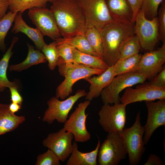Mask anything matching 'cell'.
<instances>
[{
	"mask_svg": "<svg viewBox=\"0 0 165 165\" xmlns=\"http://www.w3.org/2000/svg\"><path fill=\"white\" fill-rule=\"evenodd\" d=\"M10 111L15 113L21 108V105L17 103L12 102L9 105Z\"/></svg>",
	"mask_w": 165,
	"mask_h": 165,
	"instance_id": "41",
	"label": "cell"
},
{
	"mask_svg": "<svg viewBox=\"0 0 165 165\" xmlns=\"http://www.w3.org/2000/svg\"><path fill=\"white\" fill-rule=\"evenodd\" d=\"M86 21V26L92 25L100 31L115 21L111 16L106 0H76Z\"/></svg>",
	"mask_w": 165,
	"mask_h": 165,
	"instance_id": "6",
	"label": "cell"
},
{
	"mask_svg": "<svg viewBox=\"0 0 165 165\" xmlns=\"http://www.w3.org/2000/svg\"><path fill=\"white\" fill-rule=\"evenodd\" d=\"M54 0H8L10 11L22 14L26 10L35 7H46L48 2Z\"/></svg>",
	"mask_w": 165,
	"mask_h": 165,
	"instance_id": "25",
	"label": "cell"
},
{
	"mask_svg": "<svg viewBox=\"0 0 165 165\" xmlns=\"http://www.w3.org/2000/svg\"><path fill=\"white\" fill-rule=\"evenodd\" d=\"M141 46L137 36L134 35L127 40L120 50L119 60H122L139 53Z\"/></svg>",
	"mask_w": 165,
	"mask_h": 165,
	"instance_id": "29",
	"label": "cell"
},
{
	"mask_svg": "<svg viewBox=\"0 0 165 165\" xmlns=\"http://www.w3.org/2000/svg\"><path fill=\"white\" fill-rule=\"evenodd\" d=\"M144 165H163V162L158 156L153 154H151Z\"/></svg>",
	"mask_w": 165,
	"mask_h": 165,
	"instance_id": "39",
	"label": "cell"
},
{
	"mask_svg": "<svg viewBox=\"0 0 165 165\" xmlns=\"http://www.w3.org/2000/svg\"><path fill=\"white\" fill-rule=\"evenodd\" d=\"M163 0H142L140 9L148 19L151 20L157 16L160 4Z\"/></svg>",
	"mask_w": 165,
	"mask_h": 165,
	"instance_id": "32",
	"label": "cell"
},
{
	"mask_svg": "<svg viewBox=\"0 0 165 165\" xmlns=\"http://www.w3.org/2000/svg\"><path fill=\"white\" fill-rule=\"evenodd\" d=\"M22 15L20 13H17L12 32L14 34L20 32L24 34L33 42L38 50L41 51L43 47L46 44L44 41V36L36 28H32L28 25L23 19Z\"/></svg>",
	"mask_w": 165,
	"mask_h": 165,
	"instance_id": "19",
	"label": "cell"
},
{
	"mask_svg": "<svg viewBox=\"0 0 165 165\" xmlns=\"http://www.w3.org/2000/svg\"><path fill=\"white\" fill-rule=\"evenodd\" d=\"M57 42L54 41L49 45L44 46L41 51L45 55L48 66L51 70H53L57 66V62L60 57L57 49Z\"/></svg>",
	"mask_w": 165,
	"mask_h": 165,
	"instance_id": "31",
	"label": "cell"
},
{
	"mask_svg": "<svg viewBox=\"0 0 165 165\" xmlns=\"http://www.w3.org/2000/svg\"><path fill=\"white\" fill-rule=\"evenodd\" d=\"M115 76L113 65L108 67L100 75L85 79L90 84L89 91L86 96V100L90 101L99 97L103 90L111 83Z\"/></svg>",
	"mask_w": 165,
	"mask_h": 165,
	"instance_id": "17",
	"label": "cell"
},
{
	"mask_svg": "<svg viewBox=\"0 0 165 165\" xmlns=\"http://www.w3.org/2000/svg\"><path fill=\"white\" fill-rule=\"evenodd\" d=\"M52 3L50 9L63 38L84 34L86 21L76 0H54Z\"/></svg>",
	"mask_w": 165,
	"mask_h": 165,
	"instance_id": "1",
	"label": "cell"
},
{
	"mask_svg": "<svg viewBox=\"0 0 165 165\" xmlns=\"http://www.w3.org/2000/svg\"><path fill=\"white\" fill-rule=\"evenodd\" d=\"M73 138L72 134L63 127L57 132L49 134L42 144L44 147L53 152L60 161L64 162L72 153Z\"/></svg>",
	"mask_w": 165,
	"mask_h": 165,
	"instance_id": "14",
	"label": "cell"
},
{
	"mask_svg": "<svg viewBox=\"0 0 165 165\" xmlns=\"http://www.w3.org/2000/svg\"><path fill=\"white\" fill-rule=\"evenodd\" d=\"M72 62L105 71L108 67L102 58L81 52L75 48L74 50Z\"/></svg>",
	"mask_w": 165,
	"mask_h": 165,
	"instance_id": "24",
	"label": "cell"
},
{
	"mask_svg": "<svg viewBox=\"0 0 165 165\" xmlns=\"http://www.w3.org/2000/svg\"><path fill=\"white\" fill-rule=\"evenodd\" d=\"M144 133V127L141 123L140 111L136 115L133 125L130 127L124 128L119 132L128 155L130 165L139 164L145 151L143 141Z\"/></svg>",
	"mask_w": 165,
	"mask_h": 165,
	"instance_id": "4",
	"label": "cell"
},
{
	"mask_svg": "<svg viewBox=\"0 0 165 165\" xmlns=\"http://www.w3.org/2000/svg\"><path fill=\"white\" fill-rule=\"evenodd\" d=\"M103 105L98 113L99 123L108 133L119 132L124 128L126 105L121 103Z\"/></svg>",
	"mask_w": 165,
	"mask_h": 165,
	"instance_id": "10",
	"label": "cell"
},
{
	"mask_svg": "<svg viewBox=\"0 0 165 165\" xmlns=\"http://www.w3.org/2000/svg\"><path fill=\"white\" fill-rule=\"evenodd\" d=\"M106 1L110 13L114 21L124 24L133 22V11L127 0Z\"/></svg>",
	"mask_w": 165,
	"mask_h": 165,
	"instance_id": "18",
	"label": "cell"
},
{
	"mask_svg": "<svg viewBox=\"0 0 165 165\" xmlns=\"http://www.w3.org/2000/svg\"><path fill=\"white\" fill-rule=\"evenodd\" d=\"M62 39L65 43L71 45L81 52L99 57L84 34L78 35L71 38H62Z\"/></svg>",
	"mask_w": 165,
	"mask_h": 165,
	"instance_id": "28",
	"label": "cell"
},
{
	"mask_svg": "<svg viewBox=\"0 0 165 165\" xmlns=\"http://www.w3.org/2000/svg\"><path fill=\"white\" fill-rule=\"evenodd\" d=\"M100 31L103 46L102 59L108 67L113 66L119 60L123 44L135 35V22L124 24L115 21Z\"/></svg>",
	"mask_w": 165,
	"mask_h": 165,
	"instance_id": "2",
	"label": "cell"
},
{
	"mask_svg": "<svg viewBox=\"0 0 165 165\" xmlns=\"http://www.w3.org/2000/svg\"><path fill=\"white\" fill-rule=\"evenodd\" d=\"M144 82L135 88L128 87L120 97V102L126 106L137 102L165 100V87H157Z\"/></svg>",
	"mask_w": 165,
	"mask_h": 165,
	"instance_id": "12",
	"label": "cell"
},
{
	"mask_svg": "<svg viewBox=\"0 0 165 165\" xmlns=\"http://www.w3.org/2000/svg\"><path fill=\"white\" fill-rule=\"evenodd\" d=\"M57 49L60 57L66 63L72 62L73 53L75 48L71 45L64 42L62 38L56 39Z\"/></svg>",
	"mask_w": 165,
	"mask_h": 165,
	"instance_id": "33",
	"label": "cell"
},
{
	"mask_svg": "<svg viewBox=\"0 0 165 165\" xmlns=\"http://www.w3.org/2000/svg\"><path fill=\"white\" fill-rule=\"evenodd\" d=\"M18 87L15 86L11 87L9 88L10 93V100L13 102L22 105L23 99L22 97L18 92Z\"/></svg>",
	"mask_w": 165,
	"mask_h": 165,
	"instance_id": "38",
	"label": "cell"
},
{
	"mask_svg": "<svg viewBox=\"0 0 165 165\" xmlns=\"http://www.w3.org/2000/svg\"><path fill=\"white\" fill-rule=\"evenodd\" d=\"M90 103V101L87 100L79 103L64 123V128L72 134L76 142H85L90 139V134L86 127L88 114L85 113Z\"/></svg>",
	"mask_w": 165,
	"mask_h": 165,
	"instance_id": "11",
	"label": "cell"
},
{
	"mask_svg": "<svg viewBox=\"0 0 165 165\" xmlns=\"http://www.w3.org/2000/svg\"><path fill=\"white\" fill-rule=\"evenodd\" d=\"M165 62V43H163L158 49L142 55L136 72L144 74L147 79L150 80L161 71Z\"/></svg>",
	"mask_w": 165,
	"mask_h": 165,
	"instance_id": "16",
	"label": "cell"
},
{
	"mask_svg": "<svg viewBox=\"0 0 165 165\" xmlns=\"http://www.w3.org/2000/svg\"><path fill=\"white\" fill-rule=\"evenodd\" d=\"M147 79L143 74L132 72L118 75L102 90L101 96L103 105L120 103V92L127 88L141 84Z\"/></svg>",
	"mask_w": 165,
	"mask_h": 165,
	"instance_id": "5",
	"label": "cell"
},
{
	"mask_svg": "<svg viewBox=\"0 0 165 165\" xmlns=\"http://www.w3.org/2000/svg\"><path fill=\"white\" fill-rule=\"evenodd\" d=\"M27 45L28 52L26 59L20 63L10 65L9 67V71L20 72L33 65L46 62V58L40 50L35 49L34 46L28 43Z\"/></svg>",
	"mask_w": 165,
	"mask_h": 165,
	"instance_id": "22",
	"label": "cell"
},
{
	"mask_svg": "<svg viewBox=\"0 0 165 165\" xmlns=\"http://www.w3.org/2000/svg\"><path fill=\"white\" fill-rule=\"evenodd\" d=\"M57 66L60 74L65 78L57 86L55 97L64 100L72 92V86L77 81L84 80L94 75H99L105 71L93 68L83 64L75 63H65L59 57Z\"/></svg>",
	"mask_w": 165,
	"mask_h": 165,
	"instance_id": "3",
	"label": "cell"
},
{
	"mask_svg": "<svg viewBox=\"0 0 165 165\" xmlns=\"http://www.w3.org/2000/svg\"><path fill=\"white\" fill-rule=\"evenodd\" d=\"M9 7L8 0H0V20L6 14Z\"/></svg>",
	"mask_w": 165,
	"mask_h": 165,
	"instance_id": "40",
	"label": "cell"
},
{
	"mask_svg": "<svg viewBox=\"0 0 165 165\" xmlns=\"http://www.w3.org/2000/svg\"><path fill=\"white\" fill-rule=\"evenodd\" d=\"M18 40L17 37L13 38L10 46L0 60V93L4 91L5 88H9L12 86L18 87V85L16 82L9 80L6 74L9 61L13 53L12 50Z\"/></svg>",
	"mask_w": 165,
	"mask_h": 165,
	"instance_id": "23",
	"label": "cell"
},
{
	"mask_svg": "<svg viewBox=\"0 0 165 165\" xmlns=\"http://www.w3.org/2000/svg\"><path fill=\"white\" fill-rule=\"evenodd\" d=\"M84 35L93 50L99 57L102 58L103 46L100 31L93 26H87Z\"/></svg>",
	"mask_w": 165,
	"mask_h": 165,
	"instance_id": "27",
	"label": "cell"
},
{
	"mask_svg": "<svg viewBox=\"0 0 165 165\" xmlns=\"http://www.w3.org/2000/svg\"><path fill=\"white\" fill-rule=\"evenodd\" d=\"M149 83L154 86L165 87V67L163 66L162 70L150 80Z\"/></svg>",
	"mask_w": 165,
	"mask_h": 165,
	"instance_id": "36",
	"label": "cell"
},
{
	"mask_svg": "<svg viewBox=\"0 0 165 165\" xmlns=\"http://www.w3.org/2000/svg\"><path fill=\"white\" fill-rule=\"evenodd\" d=\"M17 13L9 11L0 20V51L3 52L6 49L5 38Z\"/></svg>",
	"mask_w": 165,
	"mask_h": 165,
	"instance_id": "30",
	"label": "cell"
},
{
	"mask_svg": "<svg viewBox=\"0 0 165 165\" xmlns=\"http://www.w3.org/2000/svg\"><path fill=\"white\" fill-rule=\"evenodd\" d=\"M9 105L0 103V136L13 131L26 119L25 116H17L12 112Z\"/></svg>",
	"mask_w": 165,
	"mask_h": 165,
	"instance_id": "20",
	"label": "cell"
},
{
	"mask_svg": "<svg viewBox=\"0 0 165 165\" xmlns=\"http://www.w3.org/2000/svg\"><path fill=\"white\" fill-rule=\"evenodd\" d=\"M28 15L33 24L44 36H47L54 41L61 37L50 9L46 7H34L29 9Z\"/></svg>",
	"mask_w": 165,
	"mask_h": 165,
	"instance_id": "13",
	"label": "cell"
},
{
	"mask_svg": "<svg viewBox=\"0 0 165 165\" xmlns=\"http://www.w3.org/2000/svg\"><path fill=\"white\" fill-rule=\"evenodd\" d=\"M135 34L141 47L145 50H153L159 40L157 16L149 20L140 10L135 21Z\"/></svg>",
	"mask_w": 165,
	"mask_h": 165,
	"instance_id": "9",
	"label": "cell"
},
{
	"mask_svg": "<svg viewBox=\"0 0 165 165\" xmlns=\"http://www.w3.org/2000/svg\"><path fill=\"white\" fill-rule=\"evenodd\" d=\"M133 11V22H135L136 18L141 9L142 0H127Z\"/></svg>",
	"mask_w": 165,
	"mask_h": 165,
	"instance_id": "37",
	"label": "cell"
},
{
	"mask_svg": "<svg viewBox=\"0 0 165 165\" xmlns=\"http://www.w3.org/2000/svg\"><path fill=\"white\" fill-rule=\"evenodd\" d=\"M141 56V54L138 53L126 59L118 61L114 65L115 76L136 72Z\"/></svg>",
	"mask_w": 165,
	"mask_h": 165,
	"instance_id": "26",
	"label": "cell"
},
{
	"mask_svg": "<svg viewBox=\"0 0 165 165\" xmlns=\"http://www.w3.org/2000/svg\"><path fill=\"white\" fill-rule=\"evenodd\" d=\"M35 165H60V161L56 155L50 149L39 154L37 157Z\"/></svg>",
	"mask_w": 165,
	"mask_h": 165,
	"instance_id": "34",
	"label": "cell"
},
{
	"mask_svg": "<svg viewBox=\"0 0 165 165\" xmlns=\"http://www.w3.org/2000/svg\"><path fill=\"white\" fill-rule=\"evenodd\" d=\"M127 155L119 132L109 133L99 148L97 164L118 165L126 158Z\"/></svg>",
	"mask_w": 165,
	"mask_h": 165,
	"instance_id": "7",
	"label": "cell"
},
{
	"mask_svg": "<svg viewBox=\"0 0 165 165\" xmlns=\"http://www.w3.org/2000/svg\"><path fill=\"white\" fill-rule=\"evenodd\" d=\"M87 94L85 90H79L74 95L63 101L59 100L55 97H52L47 102L48 107L44 112L42 120L50 125L55 120L59 123H64L75 104Z\"/></svg>",
	"mask_w": 165,
	"mask_h": 165,
	"instance_id": "8",
	"label": "cell"
},
{
	"mask_svg": "<svg viewBox=\"0 0 165 165\" xmlns=\"http://www.w3.org/2000/svg\"><path fill=\"white\" fill-rule=\"evenodd\" d=\"M100 145V139L98 138V143L95 149L90 152L84 153L79 150L77 142L73 141L72 152L66 165H97V157Z\"/></svg>",
	"mask_w": 165,
	"mask_h": 165,
	"instance_id": "21",
	"label": "cell"
},
{
	"mask_svg": "<svg viewBox=\"0 0 165 165\" xmlns=\"http://www.w3.org/2000/svg\"><path fill=\"white\" fill-rule=\"evenodd\" d=\"M159 40L165 43V5L163 3L158 12Z\"/></svg>",
	"mask_w": 165,
	"mask_h": 165,
	"instance_id": "35",
	"label": "cell"
},
{
	"mask_svg": "<svg viewBox=\"0 0 165 165\" xmlns=\"http://www.w3.org/2000/svg\"><path fill=\"white\" fill-rule=\"evenodd\" d=\"M148 114L144 126L143 141L146 145L154 131L160 126L165 125V100L157 102L145 101Z\"/></svg>",
	"mask_w": 165,
	"mask_h": 165,
	"instance_id": "15",
	"label": "cell"
}]
</instances>
